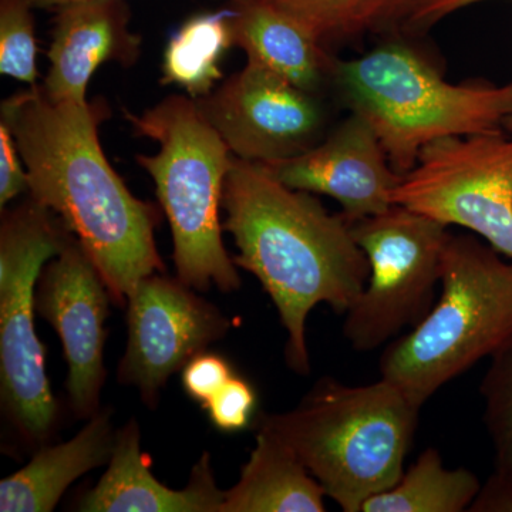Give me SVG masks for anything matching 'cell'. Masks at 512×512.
Here are the masks:
<instances>
[{"label":"cell","instance_id":"1","mask_svg":"<svg viewBox=\"0 0 512 512\" xmlns=\"http://www.w3.org/2000/svg\"><path fill=\"white\" fill-rule=\"evenodd\" d=\"M109 104L57 101L43 86L8 97L2 117L28 173L29 195L64 222L109 288L117 305L147 276L164 272L156 228L160 214L138 200L111 167L99 130Z\"/></svg>","mask_w":512,"mask_h":512},{"label":"cell","instance_id":"2","mask_svg":"<svg viewBox=\"0 0 512 512\" xmlns=\"http://www.w3.org/2000/svg\"><path fill=\"white\" fill-rule=\"evenodd\" d=\"M222 208L235 265L271 296L288 333L286 363L308 376L306 319L319 303L346 315L369 281L365 252L342 212L330 214L315 194L286 187L262 164L232 158Z\"/></svg>","mask_w":512,"mask_h":512},{"label":"cell","instance_id":"3","mask_svg":"<svg viewBox=\"0 0 512 512\" xmlns=\"http://www.w3.org/2000/svg\"><path fill=\"white\" fill-rule=\"evenodd\" d=\"M420 409L383 377L367 386L322 377L289 412L261 414L256 429L291 448L343 511L362 512L402 478Z\"/></svg>","mask_w":512,"mask_h":512},{"label":"cell","instance_id":"4","mask_svg":"<svg viewBox=\"0 0 512 512\" xmlns=\"http://www.w3.org/2000/svg\"><path fill=\"white\" fill-rule=\"evenodd\" d=\"M332 83L349 113L375 130L402 175L434 141L503 130L512 116V82H447L427 57L397 40L336 60Z\"/></svg>","mask_w":512,"mask_h":512},{"label":"cell","instance_id":"5","mask_svg":"<svg viewBox=\"0 0 512 512\" xmlns=\"http://www.w3.org/2000/svg\"><path fill=\"white\" fill-rule=\"evenodd\" d=\"M440 284L439 302L380 357V377L420 407L512 339L511 259L473 235H450Z\"/></svg>","mask_w":512,"mask_h":512},{"label":"cell","instance_id":"6","mask_svg":"<svg viewBox=\"0 0 512 512\" xmlns=\"http://www.w3.org/2000/svg\"><path fill=\"white\" fill-rule=\"evenodd\" d=\"M124 116L138 136L160 146L154 156L136 160L153 178L170 222L177 278L195 291H238L241 276L222 241L220 217L234 158L227 144L188 96L167 97L141 114L126 110Z\"/></svg>","mask_w":512,"mask_h":512},{"label":"cell","instance_id":"7","mask_svg":"<svg viewBox=\"0 0 512 512\" xmlns=\"http://www.w3.org/2000/svg\"><path fill=\"white\" fill-rule=\"evenodd\" d=\"M72 232L35 198L2 210L0 224V396L23 443L45 446L56 427L57 402L35 329L36 288L47 262Z\"/></svg>","mask_w":512,"mask_h":512},{"label":"cell","instance_id":"8","mask_svg":"<svg viewBox=\"0 0 512 512\" xmlns=\"http://www.w3.org/2000/svg\"><path fill=\"white\" fill-rule=\"evenodd\" d=\"M349 224L370 275L346 312L343 335L357 352H370L419 325L433 308L451 234L443 222L397 204Z\"/></svg>","mask_w":512,"mask_h":512},{"label":"cell","instance_id":"9","mask_svg":"<svg viewBox=\"0 0 512 512\" xmlns=\"http://www.w3.org/2000/svg\"><path fill=\"white\" fill-rule=\"evenodd\" d=\"M392 200L480 235L512 261V138L497 130L434 141Z\"/></svg>","mask_w":512,"mask_h":512},{"label":"cell","instance_id":"10","mask_svg":"<svg viewBox=\"0 0 512 512\" xmlns=\"http://www.w3.org/2000/svg\"><path fill=\"white\" fill-rule=\"evenodd\" d=\"M231 322L181 279L144 278L127 299V346L117 379L154 407L161 389L192 357L227 335Z\"/></svg>","mask_w":512,"mask_h":512},{"label":"cell","instance_id":"11","mask_svg":"<svg viewBox=\"0 0 512 512\" xmlns=\"http://www.w3.org/2000/svg\"><path fill=\"white\" fill-rule=\"evenodd\" d=\"M197 101L232 156L251 163L288 160L323 138L326 113L318 94L248 62L214 92Z\"/></svg>","mask_w":512,"mask_h":512},{"label":"cell","instance_id":"12","mask_svg":"<svg viewBox=\"0 0 512 512\" xmlns=\"http://www.w3.org/2000/svg\"><path fill=\"white\" fill-rule=\"evenodd\" d=\"M111 301L92 259L72 235L62 252L43 268L36 288V313L50 323L62 342L69 365L67 393L77 419L89 420L100 410Z\"/></svg>","mask_w":512,"mask_h":512},{"label":"cell","instance_id":"13","mask_svg":"<svg viewBox=\"0 0 512 512\" xmlns=\"http://www.w3.org/2000/svg\"><path fill=\"white\" fill-rule=\"evenodd\" d=\"M262 165L286 187L338 201L348 222L389 210L403 177L375 130L355 113L301 156Z\"/></svg>","mask_w":512,"mask_h":512},{"label":"cell","instance_id":"14","mask_svg":"<svg viewBox=\"0 0 512 512\" xmlns=\"http://www.w3.org/2000/svg\"><path fill=\"white\" fill-rule=\"evenodd\" d=\"M130 13L121 0H79L60 6L49 47L43 89L57 101H87L90 79L101 64L130 67L143 39L128 28Z\"/></svg>","mask_w":512,"mask_h":512},{"label":"cell","instance_id":"15","mask_svg":"<svg viewBox=\"0 0 512 512\" xmlns=\"http://www.w3.org/2000/svg\"><path fill=\"white\" fill-rule=\"evenodd\" d=\"M225 491L215 481L211 454L205 451L192 467L183 490H173L151 473V461L141 450L136 419L117 430L109 468L77 503L83 512H221Z\"/></svg>","mask_w":512,"mask_h":512},{"label":"cell","instance_id":"16","mask_svg":"<svg viewBox=\"0 0 512 512\" xmlns=\"http://www.w3.org/2000/svg\"><path fill=\"white\" fill-rule=\"evenodd\" d=\"M235 3L232 37L234 46L247 53L248 62L318 96L326 83H332L336 60L311 30L262 0Z\"/></svg>","mask_w":512,"mask_h":512},{"label":"cell","instance_id":"17","mask_svg":"<svg viewBox=\"0 0 512 512\" xmlns=\"http://www.w3.org/2000/svg\"><path fill=\"white\" fill-rule=\"evenodd\" d=\"M116 434L110 410L104 409L90 417L73 439L40 447L29 464L0 481V511L55 510L77 478L109 463Z\"/></svg>","mask_w":512,"mask_h":512},{"label":"cell","instance_id":"18","mask_svg":"<svg viewBox=\"0 0 512 512\" xmlns=\"http://www.w3.org/2000/svg\"><path fill=\"white\" fill-rule=\"evenodd\" d=\"M325 497L291 448L256 429L254 450L238 483L225 490L221 512H323Z\"/></svg>","mask_w":512,"mask_h":512},{"label":"cell","instance_id":"19","mask_svg":"<svg viewBox=\"0 0 512 512\" xmlns=\"http://www.w3.org/2000/svg\"><path fill=\"white\" fill-rule=\"evenodd\" d=\"M234 10L198 13L180 26L165 46L161 83L198 100L217 89L221 62L234 47Z\"/></svg>","mask_w":512,"mask_h":512},{"label":"cell","instance_id":"20","mask_svg":"<svg viewBox=\"0 0 512 512\" xmlns=\"http://www.w3.org/2000/svg\"><path fill=\"white\" fill-rule=\"evenodd\" d=\"M467 468H447L436 448L429 447L404 471L399 483L369 498L362 512H463L481 490Z\"/></svg>","mask_w":512,"mask_h":512},{"label":"cell","instance_id":"21","mask_svg":"<svg viewBox=\"0 0 512 512\" xmlns=\"http://www.w3.org/2000/svg\"><path fill=\"white\" fill-rule=\"evenodd\" d=\"M484 424L493 443L495 468H512V339L491 356L481 382Z\"/></svg>","mask_w":512,"mask_h":512},{"label":"cell","instance_id":"22","mask_svg":"<svg viewBox=\"0 0 512 512\" xmlns=\"http://www.w3.org/2000/svg\"><path fill=\"white\" fill-rule=\"evenodd\" d=\"M32 0H0V73L36 86V35Z\"/></svg>","mask_w":512,"mask_h":512},{"label":"cell","instance_id":"23","mask_svg":"<svg viewBox=\"0 0 512 512\" xmlns=\"http://www.w3.org/2000/svg\"><path fill=\"white\" fill-rule=\"evenodd\" d=\"M311 30L323 45L353 35V0H262Z\"/></svg>","mask_w":512,"mask_h":512},{"label":"cell","instance_id":"24","mask_svg":"<svg viewBox=\"0 0 512 512\" xmlns=\"http://www.w3.org/2000/svg\"><path fill=\"white\" fill-rule=\"evenodd\" d=\"M258 394L248 380L237 373L211 397L202 409L208 413L212 426L225 433L245 430L255 417Z\"/></svg>","mask_w":512,"mask_h":512},{"label":"cell","instance_id":"25","mask_svg":"<svg viewBox=\"0 0 512 512\" xmlns=\"http://www.w3.org/2000/svg\"><path fill=\"white\" fill-rule=\"evenodd\" d=\"M429 0H353L352 33L394 32L412 26Z\"/></svg>","mask_w":512,"mask_h":512},{"label":"cell","instance_id":"26","mask_svg":"<svg viewBox=\"0 0 512 512\" xmlns=\"http://www.w3.org/2000/svg\"><path fill=\"white\" fill-rule=\"evenodd\" d=\"M234 375V369L224 356L202 352L184 367L181 382L185 393L204 407Z\"/></svg>","mask_w":512,"mask_h":512},{"label":"cell","instance_id":"27","mask_svg":"<svg viewBox=\"0 0 512 512\" xmlns=\"http://www.w3.org/2000/svg\"><path fill=\"white\" fill-rule=\"evenodd\" d=\"M29 191L28 173L12 130L0 120V207Z\"/></svg>","mask_w":512,"mask_h":512},{"label":"cell","instance_id":"28","mask_svg":"<svg viewBox=\"0 0 512 512\" xmlns=\"http://www.w3.org/2000/svg\"><path fill=\"white\" fill-rule=\"evenodd\" d=\"M468 511L512 512V468H495Z\"/></svg>","mask_w":512,"mask_h":512},{"label":"cell","instance_id":"29","mask_svg":"<svg viewBox=\"0 0 512 512\" xmlns=\"http://www.w3.org/2000/svg\"><path fill=\"white\" fill-rule=\"evenodd\" d=\"M480 2H485V0H429L426 6L420 10L419 15L414 18L412 26L419 28V26L433 25L458 9L467 8V6Z\"/></svg>","mask_w":512,"mask_h":512},{"label":"cell","instance_id":"30","mask_svg":"<svg viewBox=\"0 0 512 512\" xmlns=\"http://www.w3.org/2000/svg\"><path fill=\"white\" fill-rule=\"evenodd\" d=\"M72 2H79V0H32L33 5L39 6V8H60V6ZM234 2H238V0H234Z\"/></svg>","mask_w":512,"mask_h":512},{"label":"cell","instance_id":"31","mask_svg":"<svg viewBox=\"0 0 512 512\" xmlns=\"http://www.w3.org/2000/svg\"><path fill=\"white\" fill-rule=\"evenodd\" d=\"M504 128L505 130L508 131V133L512 134V116L508 117V119L505 120Z\"/></svg>","mask_w":512,"mask_h":512}]
</instances>
